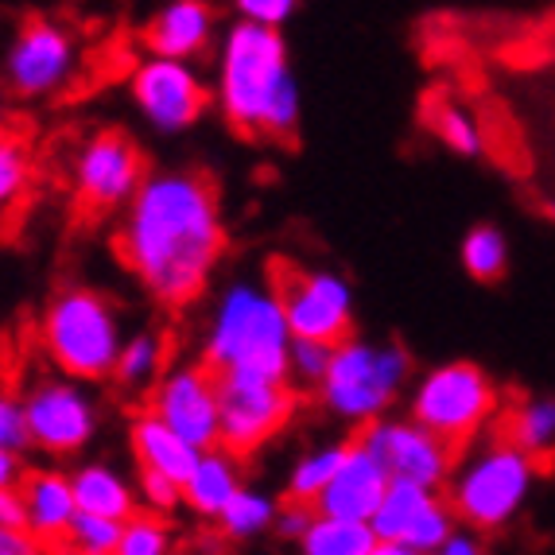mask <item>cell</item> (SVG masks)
Instances as JSON below:
<instances>
[{"label": "cell", "mask_w": 555, "mask_h": 555, "mask_svg": "<svg viewBox=\"0 0 555 555\" xmlns=\"http://www.w3.org/2000/svg\"><path fill=\"white\" fill-rule=\"evenodd\" d=\"M501 431L509 443L532 454L540 466L555 459V397H525L501 412Z\"/></svg>", "instance_id": "23"}, {"label": "cell", "mask_w": 555, "mask_h": 555, "mask_svg": "<svg viewBox=\"0 0 555 555\" xmlns=\"http://www.w3.org/2000/svg\"><path fill=\"white\" fill-rule=\"evenodd\" d=\"M20 493H24V505H28V537L36 544H59L78 517L70 474L39 466V470H28Z\"/></svg>", "instance_id": "19"}, {"label": "cell", "mask_w": 555, "mask_h": 555, "mask_svg": "<svg viewBox=\"0 0 555 555\" xmlns=\"http://www.w3.org/2000/svg\"><path fill=\"white\" fill-rule=\"evenodd\" d=\"M31 183V144L16 132H0V214L24 198Z\"/></svg>", "instance_id": "30"}, {"label": "cell", "mask_w": 555, "mask_h": 555, "mask_svg": "<svg viewBox=\"0 0 555 555\" xmlns=\"http://www.w3.org/2000/svg\"><path fill=\"white\" fill-rule=\"evenodd\" d=\"M296 408L299 392L292 380L225 373L218 377V447L249 459L292 424Z\"/></svg>", "instance_id": "10"}, {"label": "cell", "mask_w": 555, "mask_h": 555, "mask_svg": "<svg viewBox=\"0 0 555 555\" xmlns=\"http://www.w3.org/2000/svg\"><path fill=\"white\" fill-rule=\"evenodd\" d=\"M4 117H9V90L0 82V132H4Z\"/></svg>", "instance_id": "43"}, {"label": "cell", "mask_w": 555, "mask_h": 555, "mask_svg": "<svg viewBox=\"0 0 555 555\" xmlns=\"http://www.w3.org/2000/svg\"><path fill=\"white\" fill-rule=\"evenodd\" d=\"M137 493H140V505L149 513H171L183 501V486H176L171 478L164 474H152V470H137Z\"/></svg>", "instance_id": "36"}, {"label": "cell", "mask_w": 555, "mask_h": 555, "mask_svg": "<svg viewBox=\"0 0 555 555\" xmlns=\"http://www.w3.org/2000/svg\"><path fill=\"white\" fill-rule=\"evenodd\" d=\"M276 287L292 338L338 346L353 334V284L343 272L280 269Z\"/></svg>", "instance_id": "13"}, {"label": "cell", "mask_w": 555, "mask_h": 555, "mask_svg": "<svg viewBox=\"0 0 555 555\" xmlns=\"http://www.w3.org/2000/svg\"><path fill=\"white\" fill-rule=\"evenodd\" d=\"M149 412L198 451L218 447V373L198 361H176L149 389Z\"/></svg>", "instance_id": "14"}, {"label": "cell", "mask_w": 555, "mask_h": 555, "mask_svg": "<svg viewBox=\"0 0 555 555\" xmlns=\"http://www.w3.org/2000/svg\"><path fill=\"white\" fill-rule=\"evenodd\" d=\"M214 105L241 137L292 140L304 117L284 31L233 20L214 47Z\"/></svg>", "instance_id": "2"}, {"label": "cell", "mask_w": 555, "mask_h": 555, "mask_svg": "<svg viewBox=\"0 0 555 555\" xmlns=\"http://www.w3.org/2000/svg\"><path fill=\"white\" fill-rule=\"evenodd\" d=\"M0 451H31L28 412H24V392L0 389Z\"/></svg>", "instance_id": "34"}, {"label": "cell", "mask_w": 555, "mask_h": 555, "mask_svg": "<svg viewBox=\"0 0 555 555\" xmlns=\"http://www.w3.org/2000/svg\"><path fill=\"white\" fill-rule=\"evenodd\" d=\"M292 326L280 304L276 280L237 276L218 287L203 323V361L218 377H272L287 380Z\"/></svg>", "instance_id": "3"}, {"label": "cell", "mask_w": 555, "mask_h": 555, "mask_svg": "<svg viewBox=\"0 0 555 555\" xmlns=\"http://www.w3.org/2000/svg\"><path fill=\"white\" fill-rule=\"evenodd\" d=\"M547 218H552V222H555V203H552V210H547Z\"/></svg>", "instance_id": "44"}, {"label": "cell", "mask_w": 555, "mask_h": 555, "mask_svg": "<svg viewBox=\"0 0 555 555\" xmlns=\"http://www.w3.org/2000/svg\"><path fill=\"white\" fill-rule=\"evenodd\" d=\"M117 257L159 307H191L206 296L225 253L218 186L198 167L149 171L117 222Z\"/></svg>", "instance_id": "1"}, {"label": "cell", "mask_w": 555, "mask_h": 555, "mask_svg": "<svg viewBox=\"0 0 555 555\" xmlns=\"http://www.w3.org/2000/svg\"><path fill=\"white\" fill-rule=\"evenodd\" d=\"M120 520L109 517H93V513H78L75 525L66 528L63 544L75 555H117L120 544Z\"/></svg>", "instance_id": "31"}, {"label": "cell", "mask_w": 555, "mask_h": 555, "mask_svg": "<svg viewBox=\"0 0 555 555\" xmlns=\"http://www.w3.org/2000/svg\"><path fill=\"white\" fill-rule=\"evenodd\" d=\"M70 486H75L78 513H93V517L109 520H132L140 513V493L137 481L129 474H120L109 463H82L70 470Z\"/></svg>", "instance_id": "21"}, {"label": "cell", "mask_w": 555, "mask_h": 555, "mask_svg": "<svg viewBox=\"0 0 555 555\" xmlns=\"http://www.w3.org/2000/svg\"><path fill=\"white\" fill-rule=\"evenodd\" d=\"M24 412H28L31 451L47 459H75L98 439L102 427V400L86 380L66 373H47L24 389Z\"/></svg>", "instance_id": "8"}, {"label": "cell", "mask_w": 555, "mask_h": 555, "mask_svg": "<svg viewBox=\"0 0 555 555\" xmlns=\"http://www.w3.org/2000/svg\"><path fill=\"white\" fill-rule=\"evenodd\" d=\"M358 443L389 470L392 481H416V486H431V490H443L454 459H459V451H451L443 439L431 436L408 412L361 427Z\"/></svg>", "instance_id": "15"}, {"label": "cell", "mask_w": 555, "mask_h": 555, "mask_svg": "<svg viewBox=\"0 0 555 555\" xmlns=\"http://www.w3.org/2000/svg\"><path fill=\"white\" fill-rule=\"evenodd\" d=\"M82 47L63 20H28L0 59V82L16 102H47L75 82Z\"/></svg>", "instance_id": "9"}, {"label": "cell", "mask_w": 555, "mask_h": 555, "mask_svg": "<svg viewBox=\"0 0 555 555\" xmlns=\"http://www.w3.org/2000/svg\"><path fill=\"white\" fill-rule=\"evenodd\" d=\"M408 416L443 439L451 451H466L501 420V389L474 361H443L408 385Z\"/></svg>", "instance_id": "7"}, {"label": "cell", "mask_w": 555, "mask_h": 555, "mask_svg": "<svg viewBox=\"0 0 555 555\" xmlns=\"http://www.w3.org/2000/svg\"><path fill=\"white\" fill-rule=\"evenodd\" d=\"M408 385H412V353L404 346L350 334L334 346L331 370L315 392L326 416L350 427H370L392 416V404L408 397Z\"/></svg>", "instance_id": "6"}, {"label": "cell", "mask_w": 555, "mask_h": 555, "mask_svg": "<svg viewBox=\"0 0 555 555\" xmlns=\"http://www.w3.org/2000/svg\"><path fill=\"white\" fill-rule=\"evenodd\" d=\"M241 486H245V481H241L237 454H230L225 447H210V451L198 454L195 470L183 481V505L195 513V517L218 520Z\"/></svg>", "instance_id": "22"}, {"label": "cell", "mask_w": 555, "mask_h": 555, "mask_svg": "<svg viewBox=\"0 0 555 555\" xmlns=\"http://www.w3.org/2000/svg\"><path fill=\"white\" fill-rule=\"evenodd\" d=\"M370 555H420V552H412V547H404V544H392V540H377Z\"/></svg>", "instance_id": "42"}, {"label": "cell", "mask_w": 555, "mask_h": 555, "mask_svg": "<svg viewBox=\"0 0 555 555\" xmlns=\"http://www.w3.org/2000/svg\"><path fill=\"white\" fill-rule=\"evenodd\" d=\"M431 555H486V544L478 540V532H470V528H459V532H454L443 547H436Z\"/></svg>", "instance_id": "40"}, {"label": "cell", "mask_w": 555, "mask_h": 555, "mask_svg": "<svg viewBox=\"0 0 555 555\" xmlns=\"http://www.w3.org/2000/svg\"><path fill=\"white\" fill-rule=\"evenodd\" d=\"M319 520V509L315 505H304V501H284L280 505V513H276V532L280 540H287V544H296L299 547V540L311 532V525Z\"/></svg>", "instance_id": "37"}, {"label": "cell", "mask_w": 555, "mask_h": 555, "mask_svg": "<svg viewBox=\"0 0 555 555\" xmlns=\"http://www.w3.org/2000/svg\"><path fill=\"white\" fill-rule=\"evenodd\" d=\"M346 447H350V439H346V443H319V447H311V451L299 454L296 463H292V470H287L284 501L315 505V501L326 493V486L334 481L338 466H343Z\"/></svg>", "instance_id": "26"}, {"label": "cell", "mask_w": 555, "mask_h": 555, "mask_svg": "<svg viewBox=\"0 0 555 555\" xmlns=\"http://www.w3.org/2000/svg\"><path fill=\"white\" fill-rule=\"evenodd\" d=\"M28 478V463L16 451H0V490H20Z\"/></svg>", "instance_id": "39"}, {"label": "cell", "mask_w": 555, "mask_h": 555, "mask_svg": "<svg viewBox=\"0 0 555 555\" xmlns=\"http://www.w3.org/2000/svg\"><path fill=\"white\" fill-rule=\"evenodd\" d=\"M233 16L245 24H260V28H284L287 20L296 16L304 0H230Z\"/></svg>", "instance_id": "35"}, {"label": "cell", "mask_w": 555, "mask_h": 555, "mask_svg": "<svg viewBox=\"0 0 555 555\" xmlns=\"http://www.w3.org/2000/svg\"><path fill=\"white\" fill-rule=\"evenodd\" d=\"M129 447H132V459H137V470L164 474V478H171L176 486H183V481L191 478L198 454H203L198 447L179 439L159 416H152L149 408H144L140 416H132Z\"/></svg>", "instance_id": "20"}, {"label": "cell", "mask_w": 555, "mask_h": 555, "mask_svg": "<svg viewBox=\"0 0 555 555\" xmlns=\"http://www.w3.org/2000/svg\"><path fill=\"white\" fill-rule=\"evenodd\" d=\"M459 260L470 280L478 284H498L509 269V237L505 230L493 222H478L463 233V245H459Z\"/></svg>", "instance_id": "27"}, {"label": "cell", "mask_w": 555, "mask_h": 555, "mask_svg": "<svg viewBox=\"0 0 555 555\" xmlns=\"http://www.w3.org/2000/svg\"><path fill=\"white\" fill-rule=\"evenodd\" d=\"M171 547H176V540H171L167 520L156 513H137L120 528L117 555H171Z\"/></svg>", "instance_id": "32"}, {"label": "cell", "mask_w": 555, "mask_h": 555, "mask_svg": "<svg viewBox=\"0 0 555 555\" xmlns=\"http://www.w3.org/2000/svg\"><path fill=\"white\" fill-rule=\"evenodd\" d=\"M280 505H284V501H280L276 493L260 490V486H241L214 525H218V532H222L225 540L245 544V540H257L276 528Z\"/></svg>", "instance_id": "25"}, {"label": "cell", "mask_w": 555, "mask_h": 555, "mask_svg": "<svg viewBox=\"0 0 555 555\" xmlns=\"http://www.w3.org/2000/svg\"><path fill=\"white\" fill-rule=\"evenodd\" d=\"M389 470L373 459L358 439H350L346 459L334 474V481L326 486V493L315 501L319 517H338V520H365L370 525L377 513L380 498L389 493Z\"/></svg>", "instance_id": "18"}, {"label": "cell", "mask_w": 555, "mask_h": 555, "mask_svg": "<svg viewBox=\"0 0 555 555\" xmlns=\"http://www.w3.org/2000/svg\"><path fill=\"white\" fill-rule=\"evenodd\" d=\"M0 528L28 532V505L20 490H0Z\"/></svg>", "instance_id": "38"}, {"label": "cell", "mask_w": 555, "mask_h": 555, "mask_svg": "<svg viewBox=\"0 0 555 555\" xmlns=\"http://www.w3.org/2000/svg\"><path fill=\"white\" fill-rule=\"evenodd\" d=\"M331 353H334V346L296 338V343H292V353H287V380H292V389L296 392L319 389L326 370H331Z\"/></svg>", "instance_id": "33"}, {"label": "cell", "mask_w": 555, "mask_h": 555, "mask_svg": "<svg viewBox=\"0 0 555 555\" xmlns=\"http://www.w3.org/2000/svg\"><path fill=\"white\" fill-rule=\"evenodd\" d=\"M149 179V159L125 129H93L70 159V191L90 214H113L137 198Z\"/></svg>", "instance_id": "11"}, {"label": "cell", "mask_w": 555, "mask_h": 555, "mask_svg": "<svg viewBox=\"0 0 555 555\" xmlns=\"http://www.w3.org/2000/svg\"><path fill=\"white\" fill-rule=\"evenodd\" d=\"M0 555H39V544L28 537V532H24V537H16L12 544L0 547Z\"/></svg>", "instance_id": "41"}, {"label": "cell", "mask_w": 555, "mask_h": 555, "mask_svg": "<svg viewBox=\"0 0 555 555\" xmlns=\"http://www.w3.org/2000/svg\"><path fill=\"white\" fill-rule=\"evenodd\" d=\"M125 338L120 307L90 284H63L39 315V346L51 370L86 385L113 380Z\"/></svg>", "instance_id": "4"}, {"label": "cell", "mask_w": 555, "mask_h": 555, "mask_svg": "<svg viewBox=\"0 0 555 555\" xmlns=\"http://www.w3.org/2000/svg\"><path fill=\"white\" fill-rule=\"evenodd\" d=\"M431 129H436V137L443 140L454 156L474 159L486 149V132H481L478 117H474L463 102H436V109H431Z\"/></svg>", "instance_id": "29"}, {"label": "cell", "mask_w": 555, "mask_h": 555, "mask_svg": "<svg viewBox=\"0 0 555 555\" xmlns=\"http://www.w3.org/2000/svg\"><path fill=\"white\" fill-rule=\"evenodd\" d=\"M377 544L365 520H338V517H319L304 540H299V555H370Z\"/></svg>", "instance_id": "28"}, {"label": "cell", "mask_w": 555, "mask_h": 555, "mask_svg": "<svg viewBox=\"0 0 555 555\" xmlns=\"http://www.w3.org/2000/svg\"><path fill=\"white\" fill-rule=\"evenodd\" d=\"M370 528L377 540H392L420 555H431L459 532V517L447 505L443 490L416 486V481H389V493L380 498Z\"/></svg>", "instance_id": "16"}, {"label": "cell", "mask_w": 555, "mask_h": 555, "mask_svg": "<svg viewBox=\"0 0 555 555\" xmlns=\"http://www.w3.org/2000/svg\"><path fill=\"white\" fill-rule=\"evenodd\" d=\"M167 370V343L159 331H132L120 346L113 385L125 392H149Z\"/></svg>", "instance_id": "24"}, {"label": "cell", "mask_w": 555, "mask_h": 555, "mask_svg": "<svg viewBox=\"0 0 555 555\" xmlns=\"http://www.w3.org/2000/svg\"><path fill=\"white\" fill-rule=\"evenodd\" d=\"M218 39L222 24L210 0H167L140 28V47L152 59H179V63H198L218 47Z\"/></svg>", "instance_id": "17"}, {"label": "cell", "mask_w": 555, "mask_h": 555, "mask_svg": "<svg viewBox=\"0 0 555 555\" xmlns=\"http://www.w3.org/2000/svg\"><path fill=\"white\" fill-rule=\"evenodd\" d=\"M129 98L140 120L159 137H183L206 117L214 90L198 63L179 59H140L129 75Z\"/></svg>", "instance_id": "12"}, {"label": "cell", "mask_w": 555, "mask_h": 555, "mask_svg": "<svg viewBox=\"0 0 555 555\" xmlns=\"http://www.w3.org/2000/svg\"><path fill=\"white\" fill-rule=\"evenodd\" d=\"M540 478V463L525 454L505 431H486L466 451H459L451 478L443 486L447 505L454 509L459 525L470 532H498L505 528L532 498Z\"/></svg>", "instance_id": "5"}]
</instances>
